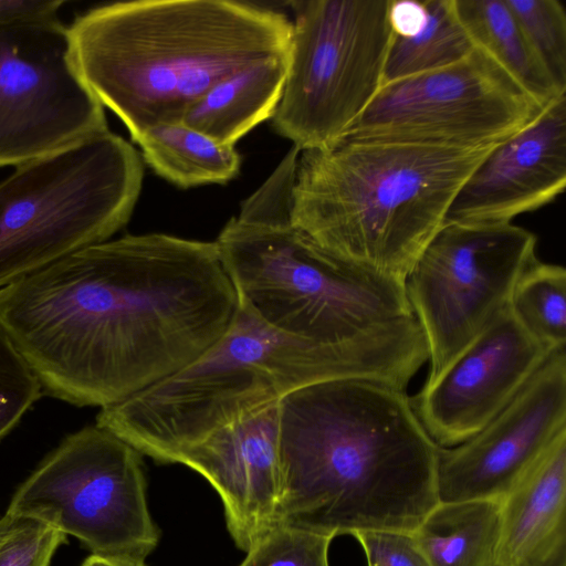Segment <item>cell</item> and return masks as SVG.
Masks as SVG:
<instances>
[{"mask_svg": "<svg viewBox=\"0 0 566 566\" xmlns=\"http://www.w3.org/2000/svg\"><path fill=\"white\" fill-rule=\"evenodd\" d=\"M553 353L509 305L438 378L410 397L415 413L436 444L455 447L494 419Z\"/></svg>", "mask_w": 566, "mask_h": 566, "instance_id": "obj_14", "label": "cell"}, {"mask_svg": "<svg viewBox=\"0 0 566 566\" xmlns=\"http://www.w3.org/2000/svg\"><path fill=\"white\" fill-rule=\"evenodd\" d=\"M427 21L411 38L394 35L384 83L452 64L475 46L459 20L454 0H426Z\"/></svg>", "mask_w": 566, "mask_h": 566, "instance_id": "obj_22", "label": "cell"}, {"mask_svg": "<svg viewBox=\"0 0 566 566\" xmlns=\"http://www.w3.org/2000/svg\"><path fill=\"white\" fill-rule=\"evenodd\" d=\"M66 535L38 518L6 513L0 518V566H50Z\"/></svg>", "mask_w": 566, "mask_h": 566, "instance_id": "obj_26", "label": "cell"}, {"mask_svg": "<svg viewBox=\"0 0 566 566\" xmlns=\"http://www.w3.org/2000/svg\"><path fill=\"white\" fill-rule=\"evenodd\" d=\"M391 0H298L274 130L300 150L338 140L384 84Z\"/></svg>", "mask_w": 566, "mask_h": 566, "instance_id": "obj_8", "label": "cell"}, {"mask_svg": "<svg viewBox=\"0 0 566 566\" xmlns=\"http://www.w3.org/2000/svg\"><path fill=\"white\" fill-rule=\"evenodd\" d=\"M475 48L499 63L542 106L566 95L557 87L505 0H454Z\"/></svg>", "mask_w": 566, "mask_h": 566, "instance_id": "obj_20", "label": "cell"}, {"mask_svg": "<svg viewBox=\"0 0 566 566\" xmlns=\"http://www.w3.org/2000/svg\"><path fill=\"white\" fill-rule=\"evenodd\" d=\"M439 450L405 390L358 379L298 388L279 402L274 526L412 533L439 503Z\"/></svg>", "mask_w": 566, "mask_h": 566, "instance_id": "obj_2", "label": "cell"}, {"mask_svg": "<svg viewBox=\"0 0 566 566\" xmlns=\"http://www.w3.org/2000/svg\"><path fill=\"white\" fill-rule=\"evenodd\" d=\"M427 21L424 1L391 0L389 23L394 35L411 38L418 34Z\"/></svg>", "mask_w": 566, "mask_h": 566, "instance_id": "obj_29", "label": "cell"}, {"mask_svg": "<svg viewBox=\"0 0 566 566\" xmlns=\"http://www.w3.org/2000/svg\"><path fill=\"white\" fill-rule=\"evenodd\" d=\"M479 48L428 72L384 83L340 138L449 148L494 147L544 108Z\"/></svg>", "mask_w": 566, "mask_h": 566, "instance_id": "obj_11", "label": "cell"}, {"mask_svg": "<svg viewBox=\"0 0 566 566\" xmlns=\"http://www.w3.org/2000/svg\"><path fill=\"white\" fill-rule=\"evenodd\" d=\"M280 400L219 428L175 461L198 472L216 490L228 531L244 552L275 522L281 489Z\"/></svg>", "mask_w": 566, "mask_h": 566, "instance_id": "obj_16", "label": "cell"}, {"mask_svg": "<svg viewBox=\"0 0 566 566\" xmlns=\"http://www.w3.org/2000/svg\"><path fill=\"white\" fill-rule=\"evenodd\" d=\"M495 566H566V431L502 499Z\"/></svg>", "mask_w": 566, "mask_h": 566, "instance_id": "obj_17", "label": "cell"}, {"mask_svg": "<svg viewBox=\"0 0 566 566\" xmlns=\"http://www.w3.org/2000/svg\"><path fill=\"white\" fill-rule=\"evenodd\" d=\"M134 142L140 147L144 161L180 188L227 184L241 166L234 145L217 143L184 123L150 127Z\"/></svg>", "mask_w": 566, "mask_h": 566, "instance_id": "obj_21", "label": "cell"}, {"mask_svg": "<svg viewBox=\"0 0 566 566\" xmlns=\"http://www.w3.org/2000/svg\"><path fill=\"white\" fill-rule=\"evenodd\" d=\"M339 138L298 154L292 223L335 259L405 285L492 149Z\"/></svg>", "mask_w": 566, "mask_h": 566, "instance_id": "obj_5", "label": "cell"}, {"mask_svg": "<svg viewBox=\"0 0 566 566\" xmlns=\"http://www.w3.org/2000/svg\"><path fill=\"white\" fill-rule=\"evenodd\" d=\"M108 130L57 17L0 24V168Z\"/></svg>", "mask_w": 566, "mask_h": 566, "instance_id": "obj_12", "label": "cell"}, {"mask_svg": "<svg viewBox=\"0 0 566 566\" xmlns=\"http://www.w3.org/2000/svg\"><path fill=\"white\" fill-rule=\"evenodd\" d=\"M566 431V350L554 352L482 430L440 448L439 502L500 499Z\"/></svg>", "mask_w": 566, "mask_h": 566, "instance_id": "obj_13", "label": "cell"}, {"mask_svg": "<svg viewBox=\"0 0 566 566\" xmlns=\"http://www.w3.org/2000/svg\"><path fill=\"white\" fill-rule=\"evenodd\" d=\"M353 536L363 548L367 566H429L411 533L364 531Z\"/></svg>", "mask_w": 566, "mask_h": 566, "instance_id": "obj_28", "label": "cell"}, {"mask_svg": "<svg viewBox=\"0 0 566 566\" xmlns=\"http://www.w3.org/2000/svg\"><path fill=\"white\" fill-rule=\"evenodd\" d=\"M81 566H147L145 559L120 556H88Z\"/></svg>", "mask_w": 566, "mask_h": 566, "instance_id": "obj_31", "label": "cell"}, {"mask_svg": "<svg viewBox=\"0 0 566 566\" xmlns=\"http://www.w3.org/2000/svg\"><path fill=\"white\" fill-rule=\"evenodd\" d=\"M566 187V95L494 146L455 195L444 222L505 223Z\"/></svg>", "mask_w": 566, "mask_h": 566, "instance_id": "obj_15", "label": "cell"}, {"mask_svg": "<svg viewBox=\"0 0 566 566\" xmlns=\"http://www.w3.org/2000/svg\"><path fill=\"white\" fill-rule=\"evenodd\" d=\"M7 513L73 535L94 555L145 559L160 536L142 454L96 424L67 436L19 486Z\"/></svg>", "mask_w": 566, "mask_h": 566, "instance_id": "obj_9", "label": "cell"}, {"mask_svg": "<svg viewBox=\"0 0 566 566\" xmlns=\"http://www.w3.org/2000/svg\"><path fill=\"white\" fill-rule=\"evenodd\" d=\"M356 379L335 354L283 334L239 303L226 334L182 369L101 408L96 426L175 463L213 431L304 386Z\"/></svg>", "mask_w": 566, "mask_h": 566, "instance_id": "obj_6", "label": "cell"}, {"mask_svg": "<svg viewBox=\"0 0 566 566\" xmlns=\"http://www.w3.org/2000/svg\"><path fill=\"white\" fill-rule=\"evenodd\" d=\"M42 395L36 374L0 326V440Z\"/></svg>", "mask_w": 566, "mask_h": 566, "instance_id": "obj_27", "label": "cell"}, {"mask_svg": "<svg viewBox=\"0 0 566 566\" xmlns=\"http://www.w3.org/2000/svg\"><path fill=\"white\" fill-rule=\"evenodd\" d=\"M559 90L566 92V12L557 0H505Z\"/></svg>", "mask_w": 566, "mask_h": 566, "instance_id": "obj_24", "label": "cell"}, {"mask_svg": "<svg viewBox=\"0 0 566 566\" xmlns=\"http://www.w3.org/2000/svg\"><path fill=\"white\" fill-rule=\"evenodd\" d=\"M241 305L326 349L356 379L406 390L428 361L405 285L346 264L291 220V206L242 207L214 241Z\"/></svg>", "mask_w": 566, "mask_h": 566, "instance_id": "obj_3", "label": "cell"}, {"mask_svg": "<svg viewBox=\"0 0 566 566\" xmlns=\"http://www.w3.org/2000/svg\"><path fill=\"white\" fill-rule=\"evenodd\" d=\"M333 536L275 525L247 551L239 566H329Z\"/></svg>", "mask_w": 566, "mask_h": 566, "instance_id": "obj_25", "label": "cell"}, {"mask_svg": "<svg viewBox=\"0 0 566 566\" xmlns=\"http://www.w3.org/2000/svg\"><path fill=\"white\" fill-rule=\"evenodd\" d=\"M287 54L251 64L216 84L181 123L217 143L234 145L272 117L285 82Z\"/></svg>", "mask_w": 566, "mask_h": 566, "instance_id": "obj_18", "label": "cell"}, {"mask_svg": "<svg viewBox=\"0 0 566 566\" xmlns=\"http://www.w3.org/2000/svg\"><path fill=\"white\" fill-rule=\"evenodd\" d=\"M143 176L140 154L109 129L15 167L0 182V289L109 240Z\"/></svg>", "mask_w": 566, "mask_h": 566, "instance_id": "obj_7", "label": "cell"}, {"mask_svg": "<svg viewBox=\"0 0 566 566\" xmlns=\"http://www.w3.org/2000/svg\"><path fill=\"white\" fill-rule=\"evenodd\" d=\"M537 238L505 223L444 222L409 272L405 290L428 346L424 382L438 378L510 305L534 263Z\"/></svg>", "mask_w": 566, "mask_h": 566, "instance_id": "obj_10", "label": "cell"}, {"mask_svg": "<svg viewBox=\"0 0 566 566\" xmlns=\"http://www.w3.org/2000/svg\"><path fill=\"white\" fill-rule=\"evenodd\" d=\"M239 307L216 242L164 233L77 250L0 289V326L44 391L118 403L196 360Z\"/></svg>", "mask_w": 566, "mask_h": 566, "instance_id": "obj_1", "label": "cell"}, {"mask_svg": "<svg viewBox=\"0 0 566 566\" xmlns=\"http://www.w3.org/2000/svg\"><path fill=\"white\" fill-rule=\"evenodd\" d=\"M502 500L439 502L411 533L429 566H495Z\"/></svg>", "mask_w": 566, "mask_h": 566, "instance_id": "obj_19", "label": "cell"}, {"mask_svg": "<svg viewBox=\"0 0 566 566\" xmlns=\"http://www.w3.org/2000/svg\"><path fill=\"white\" fill-rule=\"evenodd\" d=\"M510 308L521 325L551 352L566 346V270L538 259L517 280Z\"/></svg>", "mask_w": 566, "mask_h": 566, "instance_id": "obj_23", "label": "cell"}, {"mask_svg": "<svg viewBox=\"0 0 566 566\" xmlns=\"http://www.w3.org/2000/svg\"><path fill=\"white\" fill-rule=\"evenodd\" d=\"M65 0H0V24L56 17Z\"/></svg>", "mask_w": 566, "mask_h": 566, "instance_id": "obj_30", "label": "cell"}, {"mask_svg": "<svg viewBox=\"0 0 566 566\" xmlns=\"http://www.w3.org/2000/svg\"><path fill=\"white\" fill-rule=\"evenodd\" d=\"M81 77L134 140L181 123L216 84L289 53L284 13L232 0H138L95 7L67 27Z\"/></svg>", "mask_w": 566, "mask_h": 566, "instance_id": "obj_4", "label": "cell"}]
</instances>
